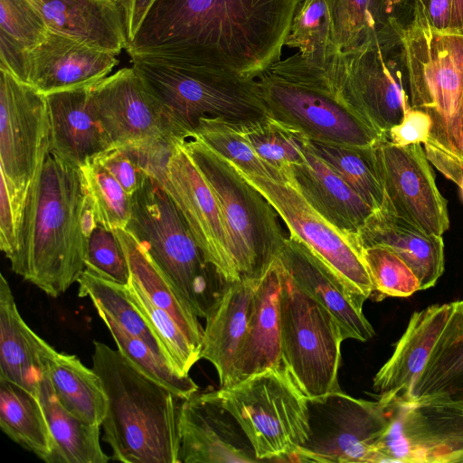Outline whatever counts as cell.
<instances>
[{"label":"cell","instance_id":"cell-1","mask_svg":"<svg viewBox=\"0 0 463 463\" xmlns=\"http://www.w3.org/2000/svg\"><path fill=\"white\" fill-rule=\"evenodd\" d=\"M302 0H156L131 58L256 80L280 59Z\"/></svg>","mask_w":463,"mask_h":463},{"label":"cell","instance_id":"cell-2","mask_svg":"<svg viewBox=\"0 0 463 463\" xmlns=\"http://www.w3.org/2000/svg\"><path fill=\"white\" fill-rule=\"evenodd\" d=\"M96 224L80 169L49 153L27 195L11 269L58 298L85 270Z\"/></svg>","mask_w":463,"mask_h":463},{"label":"cell","instance_id":"cell-3","mask_svg":"<svg viewBox=\"0 0 463 463\" xmlns=\"http://www.w3.org/2000/svg\"><path fill=\"white\" fill-rule=\"evenodd\" d=\"M92 369L107 395L101 424L111 458L124 463H179V402L118 349L94 341Z\"/></svg>","mask_w":463,"mask_h":463},{"label":"cell","instance_id":"cell-4","mask_svg":"<svg viewBox=\"0 0 463 463\" xmlns=\"http://www.w3.org/2000/svg\"><path fill=\"white\" fill-rule=\"evenodd\" d=\"M399 48L411 106L432 118L429 138L463 158V27H436L428 0H411Z\"/></svg>","mask_w":463,"mask_h":463},{"label":"cell","instance_id":"cell-5","mask_svg":"<svg viewBox=\"0 0 463 463\" xmlns=\"http://www.w3.org/2000/svg\"><path fill=\"white\" fill-rule=\"evenodd\" d=\"M198 317L205 318L226 282L205 259L187 222L161 183L148 176L131 195L126 227Z\"/></svg>","mask_w":463,"mask_h":463},{"label":"cell","instance_id":"cell-6","mask_svg":"<svg viewBox=\"0 0 463 463\" xmlns=\"http://www.w3.org/2000/svg\"><path fill=\"white\" fill-rule=\"evenodd\" d=\"M274 118L311 141L373 146L382 137L338 97L328 79L296 53L278 60L256 79Z\"/></svg>","mask_w":463,"mask_h":463},{"label":"cell","instance_id":"cell-7","mask_svg":"<svg viewBox=\"0 0 463 463\" xmlns=\"http://www.w3.org/2000/svg\"><path fill=\"white\" fill-rule=\"evenodd\" d=\"M214 193L241 279L258 278L280 252L286 239L279 214L228 159L192 135L182 141Z\"/></svg>","mask_w":463,"mask_h":463},{"label":"cell","instance_id":"cell-8","mask_svg":"<svg viewBox=\"0 0 463 463\" xmlns=\"http://www.w3.org/2000/svg\"><path fill=\"white\" fill-rule=\"evenodd\" d=\"M130 61L185 138L202 118L243 125L269 115L257 80L138 58Z\"/></svg>","mask_w":463,"mask_h":463},{"label":"cell","instance_id":"cell-9","mask_svg":"<svg viewBox=\"0 0 463 463\" xmlns=\"http://www.w3.org/2000/svg\"><path fill=\"white\" fill-rule=\"evenodd\" d=\"M260 461L290 462L310 436L308 399L282 365L217 390Z\"/></svg>","mask_w":463,"mask_h":463},{"label":"cell","instance_id":"cell-10","mask_svg":"<svg viewBox=\"0 0 463 463\" xmlns=\"http://www.w3.org/2000/svg\"><path fill=\"white\" fill-rule=\"evenodd\" d=\"M282 267L281 364L308 400L321 399L341 391L338 370L345 337L330 312Z\"/></svg>","mask_w":463,"mask_h":463},{"label":"cell","instance_id":"cell-11","mask_svg":"<svg viewBox=\"0 0 463 463\" xmlns=\"http://www.w3.org/2000/svg\"><path fill=\"white\" fill-rule=\"evenodd\" d=\"M402 65L399 36L377 35L338 53L327 78L339 99L384 136L411 108Z\"/></svg>","mask_w":463,"mask_h":463},{"label":"cell","instance_id":"cell-12","mask_svg":"<svg viewBox=\"0 0 463 463\" xmlns=\"http://www.w3.org/2000/svg\"><path fill=\"white\" fill-rule=\"evenodd\" d=\"M383 403L389 425L375 463H463V402L393 397Z\"/></svg>","mask_w":463,"mask_h":463},{"label":"cell","instance_id":"cell-13","mask_svg":"<svg viewBox=\"0 0 463 463\" xmlns=\"http://www.w3.org/2000/svg\"><path fill=\"white\" fill-rule=\"evenodd\" d=\"M49 134L46 96L0 69V178L20 223L29 190L50 153Z\"/></svg>","mask_w":463,"mask_h":463},{"label":"cell","instance_id":"cell-14","mask_svg":"<svg viewBox=\"0 0 463 463\" xmlns=\"http://www.w3.org/2000/svg\"><path fill=\"white\" fill-rule=\"evenodd\" d=\"M235 168L272 204L289 235L303 242L354 294L365 300L373 295V282L356 233L344 232L331 223L289 181L262 177Z\"/></svg>","mask_w":463,"mask_h":463},{"label":"cell","instance_id":"cell-15","mask_svg":"<svg viewBox=\"0 0 463 463\" xmlns=\"http://www.w3.org/2000/svg\"><path fill=\"white\" fill-rule=\"evenodd\" d=\"M310 436L290 462L375 463V447L388 428L383 403L342 390L308 400Z\"/></svg>","mask_w":463,"mask_h":463},{"label":"cell","instance_id":"cell-16","mask_svg":"<svg viewBox=\"0 0 463 463\" xmlns=\"http://www.w3.org/2000/svg\"><path fill=\"white\" fill-rule=\"evenodd\" d=\"M182 141L170 154L149 160L144 169L175 203L206 260L220 277L226 283L241 280L218 200Z\"/></svg>","mask_w":463,"mask_h":463},{"label":"cell","instance_id":"cell-17","mask_svg":"<svg viewBox=\"0 0 463 463\" xmlns=\"http://www.w3.org/2000/svg\"><path fill=\"white\" fill-rule=\"evenodd\" d=\"M90 93L113 146L150 149L185 139L133 66L99 80Z\"/></svg>","mask_w":463,"mask_h":463},{"label":"cell","instance_id":"cell-18","mask_svg":"<svg viewBox=\"0 0 463 463\" xmlns=\"http://www.w3.org/2000/svg\"><path fill=\"white\" fill-rule=\"evenodd\" d=\"M373 152L383 203L427 233L442 236L449 228L448 202L438 189L422 145L396 146L383 136Z\"/></svg>","mask_w":463,"mask_h":463},{"label":"cell","instance_id":"cell-19","mask_svg":"<svg viewBox=\"0 0 463 463\" xmlns=\"http://www.w3.org/2000/svg\"><path fill=\"white\" fill-rule=\"evenodd\" d=\"M178 430L179 463L260 462L217 390L196 392L181 401Z\"/></svg>","mask_w":463,"mask_h":463},{"label":"cell","instance_id":"cell-20","mask_svg":"<svg viewBox=\"0 0 463 463\" xmlns=\"http://www.w3.org/2000/svg\"><path fill=\"white\" fill-rule=\"evenodd\" d=\"M118 64L117 55L49 31L27 55V83L49 93L89 87Z\"/></svg>","mask_w":463,"mask_h":463},{"label":"cell","instance_id":"cell-21","mask_svg":"<svg viewBox=\"0 0 463 463\" xmlns=\"http://www.w3.org/2000/svg\"><path fill=\"white\" fill-rule=\"evenodd\" d=\"M278 256L295 283L334 317L345 340L366 342L374 336L363 312L365 299L354 294L303 242L288 234Z\"/></svg>","mask_w":463,"mask_h":463},{"label":"cell","instance_id":"cell-22","mask_svg":"<svg viewBox=\"0 0 463 463\" xmlns=\"http://www.w3.org/2000/svg\"><path fill=\"white\" fill-rule=\"evenodd\" d=\"M90 88L45 95L50 126L49 152L76 168L113 147L94 110Z\"/></svg>","mask_w":463,"mask_h":463},{"label":"cell","instance_id":"cell-23","mask_svg":"<svg viewBox=\"0 0 463 463\" xmlns=\"http://www.w3.org/2000/svg\"><path fill=\"white\" fill-rule=\"evenodd\" d=\"M361 248L381 246L397 254L416 275L420 290L436 285L444 271L442 236L430 234L383 202L356 232Z\"/></svg>","mask_w":463,"mask_h":463},{"label":"cell","instance_id":"cell-24","mask_svg":"<svg viewBox=\"0 0 463 463\" xmlns=\"http://www.w3.org/2000/svg\"><path fill=\"white\" fill-rule=\"evenodd\" d=\"M282 274V263L277 256L262 274L256 278L246 335L231 384L281 364Z\"/></svg>","mask_w":463,"mask_h":463},{"label":"cell","instance_id":"cell-25","mask_svg":"<svg viewBox=\"0 0 463 463\" xmlns=\"http://www.w3.org/2000/svg\"><path fill=\"white\" fill-rule=\"evenodd\" d=\"M453 308V302L434 304L411 315L392 356L373 377V389L379 392V399L388 400L407 393L423 369Z\"/></svg>","mask_w":463,"mask_h":463},{"label":"cell","instance_id":"cell-26","mask_svg":"<svg viewBox=\"0 0 463 463\" xmlns=\"http://www.w3.org/2000/svg\"><path fill=\"white\" fill-rule=\"evenodd\" d=\"M292 183L307 202L340 230L356 233L373 208L312 149L308 140L304 160L290 167Z\"/></svg>","mask_w":463,"mask_h":463},{"label":"cell","instance_id":"cell-27","mask_svg":"<svg viewBox=\"0 0 463 463\" xmlns=\"http://www.w3.org/2000/svg\"><path fill=\"white\" fill-rule=\"evenodd\" d=\"M49 31L118 55L128 44L116 0H30Z\"/></svg>","mask_w":463,"mask_h":463},{"label":"cell","instance_id":"cell-28","mask_svg":"<svg viewBox=\"0 0 463 463\" xmlns=\"http://www.w3.org/2000/svg\"><path fill=\"white\" fill-rule=\"evenodd\" d=\"M256 278L227 282L205 317L200 357L215 368L220 386L232 383L250 317Z\"/></svg>","mask_w":463,"mask_h":463},{"label":"cell","instance_id":"cell-29","mask_svg":"<svg viewBox=\"0 0 463 463\" xmlns=\"http://www.w3.org/2000/svg\"><path fill=\"white\" fill-rule=\"evenodd\" d=\"M50 346L24 321L9 283L0 274V377L38 396L43 358Z\"/></svg>","mask_w":463,"mask_h":463},{"label":"cell","instance_id":"cell-30","mask_svg":"<svg viewBox=\"0 0 463 463\" xmlns=\"http://www.w3.org/2000/svg\"><path fill=\"white\" fill-rule=\"evenodd\" d=\"M453 303V312L423 369L407 393L395 397H435L463 402V300Z\"/></svg>","mask_w":463,"mask_h":463},{"label":"cell","instance_id":"cell-31","mask_svg":"<svg viewBox=\"0 0 463 463\" xmlns=\"http://www.w3.org/2000/svg\"><path fill=\"white\" fill-rule=\"evenodd\" d=\"M43 361L44 373L61 404L80 420L101 426L108 400L96 372L76 355L59 353L52 345Z\"/></svg>","mask_w":463,"mask_h":463},{"label":"cell","instance_id":"cell-32","mask_svg":"<svg viewBox=\"0 0 463 463\" xmlns=\"http://www.w3.org/2000/svg\"><path fill=\"white\" fill-rule=\"evenodd\" d=\"M128 259L131 278L146 298L167 312L189 340L201 351L203 327L198 317L179 296L156 265L144 245L126 228L114 230Z\"/></svg>","mask_w":463,"mask_h":463},{"label":"cell","instance_id":"cell-33","mask_svg":"<svg viewBox=\"0 0 463 463\" xmlns=\"http://www.w3.org/2000/svg\"><path fill=\"white\" fill-rule=\"evenodd\" d=\"M38 398L53 441L49 463H107L110 458L100 445V426L90 424L68 411L57 399L44 373Z\"/></svg>","mask_w":463,"mask_h":463},{"label":"cell","instance_id":"cell-34","mask_svg":"<svg viewBox=\"0 0 463 463\" xmlns=\"http://www.w3.org/2000/svg\"><path fill=\"white\" fill-rule=\"evenodd\" d=\"M340 52L355 50L377 35L398 36L403 0H326Z\"/></svg>","mask_w":463,"mask_h":463},{"label":"cell","instance_id":"cell-35","mask_svg":"<svg viewBox=\"0 0 463 463\" xmlns=\"http://www.w3.org/2000/svg\"><path fill=\"white\" fill-rule=\"evenodd\" d=\"M0 427L15 443L49 463L53 441L38 396L0 377Z\"/></svg>","mask_w":463,"mask_h":463},{"label":"cell","instance_id":"cell-36","mask_svg":"<svg viewBox=\"0 0 463 463\" xmlns=\"http://www.w3.org/2000/svg\"><path fill=\"white\" fill-rule=\"evenodd\" d=\"M48 32L44 19L30 0H0V69L27 83L28 52Z\"/></svg>","mask_w":463,"mask_h":463},{"label":"cell","instance_id":"cell-37","mask_svg":"<svg viewBox=\"0 0 463 463\" xmlns=\"http://www.w3.org/2000/svg\"><path fill=\"white\" fill-rule=\"evenodd\" d=\"M284 45L297 48L310 69L327 77L340 52L326 0H302Z\"/></svg>","mask_w":463,"mask_h":463},{"label":"cell","instance_id":"cell-38","mask_svg":"<svg viewBox=\"0 0 463 463\" xmlns=\"http://www.w3.org/2000/svg\"><path fill=\"white\" fill-rule=\"evenodd\" d=\"M77 283L79 297H88L99 315L109 317L127 333L141 339L157 355L174 366L150 324L128 297L125 286L105 280L86 269Z\"/></svg>","mask_w":463,"mask_h":463},{"label":"cell","instance_id":"cell-39","mask_svg":"<svg viewBox=\"0 0 463 463\" xmlns=\"http://www.w3.org/2000/svg\"><path fill=\"white\" fill-rule=\"evenodd\" d=\"M310 141L314 152L351 186L372 208L383 204L384 192L380 181L373 146Z\"/></svg>","mask_w":463,"mask_h":463},{"label":"cell","instance_id":"cell-40","mask_svg":"<svg viewBox=\"0 0 463 463\" xmlns=\"http://www.w3.org/2000/svg\"><path fill=\"white\" fill-rule=\"evenodd\" d=\"M239 127L257 155L286 178L304 160L307 137L270 115Z\"/></svg>","mask_w":463,"mask_h":463},{"label":"cell","instance_id":"cell-41","mask_svg":"<svg viewBox=\"0 0 463 463\" xmlns=\"http://www.w3.org/2000/svg\"><path fill=\"white\" fill-rule=\"evenodd\" d=\"M195 136L247 174L279 181L287 178L265 163L254 151L239 124L220 118H202L190 136Z\"/></svg>","mask_w":463,"mask_h":463},{"label":"cell","instance_id":"cell-42","mask_svg":"<svg viewBox=\"0 0 463 463\" xmlns=\"http://www.w3.org/2000/svg\"><path fill=\"white\" fill-rule=\"evenodd\" d=\"M99 316L109 330L117 349L141 373L165 386L182 400L198 392L199 387L190 375L180 373L141 339L127 333L109 317Z\"/></svg>","mask_w":463,"mask_h":463},{"label":"cell","instance_id":"cell-43","mask_svg":"<svg viewBox=\"0 0 463 463\" xmlns=\"http://www.w3.org/2000/svg\"><path fill=\"white\" fill-rule=\"evenodd\" d=\"M80 169L96 223L111 231L126 228L131 216V195L96 159Z\"/></svg>","mask_w":463,"mask_h":463},{"label":"cell","instance_id":"cell-44","mask_svg":"<svg viewBox=\"0 0 463 463\" xmlns=\"http://www.w3.org/2000/svg\"><path fill=\"white\" fill-rule=\"evenodd\" d=\"M125 290L132 303L143 314L165 347L175 369L184 375L201 359V351L189 340L175 319L154 305L131 278Z\"/></svg>","mask_w":463,"mask_h":463},{"label":"cell","instance_id":"cell-45","mask_svg":"<svg viewBox=\"0 0 463 463\" xmlns=\"http://www.w3.org/2000/svg\"><path fill=\"white\" fill-rule=\"evenodd\" d=\"M373 293L382 297L407 298L420 290L411 269L393 251L373 246L362 249Z\"/></svg>","mask_w":463,"mask_h":463},{"label":"cell","instance_id":"cell-46","mask_svg":"<svg viewBox=\"0 0 463 463\" xmlns=\"http://www.w3.org/2000/svg\"><path fill=\"white\" fill-rule=\"evenodd\" d=\"M85 269L105 280L128 285L130 269L125 250L114 231L96 224L88 239Z\"/></svg>","mask_w":463,"mask_h":463},{"label":"cell","instance_id":"cell-47","mask_svg":"<svg viewBox=\"0 0 463 463\" xmlns=\"http://www.w3.org/2000/svg\"><path fill=\"white\" fill-rule=\"evenodd\" d=\"M96 159L121 184L129 194H134L149 176L125 146H113Z\"/></svg>","mask_w":463,"mask_h":463},{"label":"cell","instance_id":"cell-48","mask_svg":"<svg viewBox=\"0 0 463 463\" xmlns=\"http://www.w3.org/2000/svg\"><path fill=\"white\" fill-rule=\"evenodd\" d=\"M432 118L425 110L410 108L402 121L392 127L384 137L393 145H423L430 137Z\"/></svg>","mask_w":463,"mask_h":463},{"label":"cell","instance_id":"cell-49","mask_svg":"<svg viewBox=\"0 0 463 463\" xmlns=\"http://www.w3.org/2000/svg\"><path fill=\"white\" fill-rule=\"evenodd\" d=\"M1 179V178H0ZM20 222L14 211L7 187L0 182V249L10 260L18 249Z\"/></svg>","mask_w":463,"mask_h":463},{"label":"cell","instance_id":"cell-50","mask_svg":"<svg viewBox=\"0 0 463 463\" xmlns=\"http://www.w3.org/2000/svg\"><path fill=\"white\" fill-rule=\"evenodd\" d=\"M422 146L429 162L459 186L463 177V158L431 139H428Z\"/></svg>","mask_w":463,"mask_h":463},{"label":"cell","instance_id":"cell-51","mask_svg":"<svg viewBox=\"0 0 463 463\" xmlns=\"http://www.w3.org/2000/svg\"><path fill=\"white\" fill-rule=\"evenodd\" d=\"M155 1L156 0H116L124 17L128 43L134 39L144 18Z\"/></svg>","mask_w":463,"mask_h":463},{"label":"cell","instance_id":"cell-52","mask_svg":"<svg viewBox=\"0 0 463 463\" xmlns=\"http://www.w3.org/2000/svg\"><path fill=\"white\" fill-rule=\"evenodd\" d=\"M428 11L430 18L436 27L449 28L452 0H428Z\"/></svg>","mask_w":463,"mask_h":463},{"label":"cell","instance_id":"cell-53","mask_svg":"<svg viewBox=\"0 0 463 463\" xmlns=\"http://www.w3.org/2000/svg\"><path fill=\"white\" fill-rule=\"evenodd\" d=\"M449 27H463V0H452V12Z\"/></svg>","mask_w":463,"mask_h":463},{"label":"cell","instance_id":"cell-54","mask_svg":"<svg viewBox=\"0 0 463 463\" xmlns=\"http://www.w3.org/2000/svg\"><path fill=\"white\" fill-rule=\"evenodd\" d=\"M458 187H459V190H460L461 196L463 198V177H462L461 184H460V185Z\"/></svg>","mask_w":463,"mask_h":463}]
</instances>
